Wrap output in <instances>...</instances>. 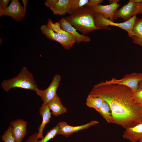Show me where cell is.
Returning <instances> with one entry per match:
<instances>
[{
    "mask_svg": "<svg viewBox=\"0 0 142 142\" xmlns=\"http://www.w3.org/2000/svg\"><path fill=\"white\" fill-rule=\"evenodd\" d=\"M99 122L95 120H92L89 122L82 125L72 126L69 125L65 121H60L58 124L59 129L57 135H60L68 137L73 133L98 124Z\"/></svg>",
    "mask_w": 142,
    "mask_h": 142,
    "instance_id": "cell-8",
    "label": "cell"
},
{
    "mask_svg": "<svg viewBox=\"0 0 142 142\" xmlns=\"http://www.w3.org/2000/svg\"><path fill=\"white\" fill-rule=\"evenodd\" d=\"M1 86L6 92L14 88H21L35 91L38 88L33 74L25 67H23L16 77L4 80Z\"/></svg>",
    "mask_w": 142,
    "mask_h": 142,
    "instance_id": "cell-3",
    "label": "cell"
},
{
    "mask_svg": "<svg viewBox=\"0 0 142 142\" xmlns=\"http://www.w3.org/2000/svg\"><path fill=\"white\" fill-rule=\"evenodd\" d=\"M122 136L131 142L138 141L142 138V123L125 129Z\"/></svg>",
    "mask_w": 142,
    "mask_h": 142,
    "instance_id": "cell-15",
    "label": "cell"
},
{
    "mask_svg": "<svg viewBox=\"0 0 142 142\" xmlns=\"http://www.w3.org/2000/svg\"><path fill=\"white\" fill-rule=\"evenodd\" d=\"M130 37L134 43L142 47V18H136Z\"/></svg>",
    "mask_w": 142,
    "mask_h": 142,
    "instance_id": "cell-17",
    "label": "cell"
},
{
    "mask_svg": "<svg viewBox=\"0 0 142 142\" xmlns=\"http://www.w3.org/2000/svg\"><path fill=\"white\" fill-rule=\"evenodd\" d=\"M110 4L103 5L99 4L93 8V10L95 13L101 14L105 18L113 21V18L115 12L120 6L118 3V0L109 1Z\"/></svg>",
    "mask_w": 142,
    "mask_h": 142,
    "instance_id": "cell-11",
    "label": "cell"
},
{
    "mask_svg": "<svg viewBox=\"0 0 142 142\" xmlns=\"http://www.w3.org/2000/svg\"><path fill=\"white\" fill-rule=\"evenodd\" d=\"M46 26L56 33L60 32L62 30L61 28L60 24L59 22L54 23L50 18L48 19Z\"/></svg>",
    "mask_w": 142,
    "mask_h": 142,
    "instance_id": "cell-25",
    "label": "cell"
},
{
    "mask_svg": "<svg viewBox=\"0 0 142 142\" xmlns=\"http://www.w3.org/2000/svg\"><path fill=\"white\" fill-rule=\"evenodd\" d=\"M134 95L135 100L138 103L140 104L142 102V89L134 93Z\"/></svg>",
    "mask_w": 142,
    "mask_h": 142,
    "instance_id": "cell-27",
    "label": "cell"
},
{
    "mask_svg": "<svg viewBox=\"0 0 142 142\" xmlns=\"http://www.w3.org/2000/svg\"><path fill=\"white\" fill-rule=\"evenodd\" d=\"M22 2L23 4V7L24 11L25 13H26L28 1V0H22Z\"/></svg>",
    "mask_w": 142,
    "mask_h": 142,
    "instance_id": "cell-30",
    "label": "cell"
},
{
    "mask_svg": "<svg viewBox=\"0 0 142 142\" xmlns=\"http://www.w3.org/2000/svg\"><path fill=\"white\" fill-rule=\"evenodd\" d=\"M103 1L102 0H90L85 6L90 7L94 8Z\"/></svg>",
    "mask_w": 142,
    "mask_h": 142,
    "instance_id": "cell-26",
    "label": "cell"
},
{
    "mask_svg": "<svg viewBox=\"0 0 142 142\" xmlns=\"http://www.w3.org/2000/svg\"><path fill=\"white\" fill-rule=\"evenodd\" d=\"M138 3L133 0H130L127 3L115 12L113 18V21L116 19L121 18L125 21L130 19L133 16L136 15Z\"/></svg>",
    "mask_w": 142,
    "mask_h": 142,
    "instance_id": "cell-9",
    "label": "cell"
},
{
    "mask_svg": "<svg viewBox=\"0 0 142 142\" xmlns=\"http://www.w3.org/2000/svg\"><path fill=\"white\" fill-rule=\"evenodd\" d=\"M136 18L135 15L127 21L120 23H115L105 18L101 14L95 12L94 21L96 26L100 29H109L108 26H110L118 27L127 31L128 36L130 37Z\"/></svg>",
    "mask_w": 142,
    "mask_h": 142,
    "instance_id": "cell-4",
    "label": "cell"
},
{
    "mask_svg": "<svg viewBox=\"0 0 142 142\" xmlns=\"http://www.w3.org/2000/svg\"><path fill=\"white\" fill-rule=\"evenodd\" d=\"M59 22L60 23L61 29L73 35L75 38L77 44L82 42L87 43L90 41L91 39L89 37L78 33L77 30L67 22L64 17H62Z\"/></svg>",
    "mask_w": 142,
    "mask_h": 142,
    "instance_id": "cell-13",
    "label": "cell"
},
{
    "mask_svg": "<svg viewBox=\"0 0 142 142\" xmlns=\"http://www.w3.org/2000/svg\"><path fill=\"white\" fill-rule=\"evenodd\" d=\"M141 82L142 73H134L126 74L121 79L113 78L100 82L103 84H117L125 86L129 88L134 93L137 90L138 85Z\"/></svg>",
    "mask_w": 142,
    "mask_h": 142,
    "instance_id": "cell-5",
    "label": "cell"
},
{
    "mask_svg": "<svg viewBox=\"0 0 142 142\" xmlns=\"http://www.w3.org/2000/svg\"><path fill=\"white\" fill-rule=\"evenodd\" d=\"M103 101V100L100 97L89 94L86 99V104L97 111L101 107Z\"/></svg>",
    "mask_w": 142,
    "mask_h": 142,
    "instance_id": "cell-21",
    "label": "cell"
},
{
    "mask_svg": "<svg viewBox=\"0 0 142 142\" xmlns=\"http://www.w3.org/2000/svg\"><path fill=\"white\" fill-rule=\"evenodd\" d=\"M141 89H142V82L139 84L137 91Z\"/></svg>",
    "mask_w": 142,
    "mask_h": 142,
    "instance_id": "cell-31",
    "label": "cell"
},
{
    "mask_svg": "<svg viewBox=\"0 0 142 142\" xmlns=\"http://www.w3.org/2000/svg\"><path fill=\"white\" fill-rule=\"evenodd\" d=\"M59 129V127L57 124L47 132L45 136L40 140H38L39 139L37 137V133H36L29 136L26 142H48L57 135Z\"/></svg>",
    "mask_w": 142,
    "mask_h": 142,
    "instance_id": "cell-19",
    "label": "cell"
},
{
    "mask_svg": "<svg viewBox=\"0 0 142 142\" xmlns=\"http://www.w3.org/2000/svg\"><path fill=\"white\" fill-rule=\"evenodd\" d=\"M60 76L55 75L50 84L45 89L41 90L38 88L35 91L41 98L43 104H47L57 94V91L61 80Z\"/></svg>",
    "mask_w": 142,
    "mask_h": 142,
    "instance_id": "cell-6",
    "label": "cell"
},
{
    "mask_svg": "<svg viewBox=\"0 0 142 142\" xmlns=\"http://www.w3.org/2000/svg\"><path fill=\"white\" fill-rule=\"evenodd\" d=\"M50 110L48 104H43L39 109V114L42 117V121L38 127L37 133V137L38 139H42L44 137L43 135L44 129L47 124L50 122L51 117L52 114Z\"/></svg>",
    "mask_w": 142,
    "mask_h": 142,
    "instance_id": "cell-14",
    "label": "cell"
},
{
    "mask_svg": "<svg viewBox=\"0 0 142 142\" xmlns=\"http://www.w3.org/2000/svg\"></svg>",
    "mask_w": 142,
    "mask_h": 142,
    "instance_id": "cell-34",
    "label": "cell"
},
{
    "mask_svg": "<svg viewBox=\"0 0 142 142\" xmlns=\"http://www.w3.org/2000/svg\"><path fill=\"white\" fill-rule=\"evenodd\" d=\"M89 94L100 97L108 104L114 124L126 129L142 123V108L129 87L100 82L94 86Z\"/></svg>",
    "mask_w": 142,
    "mask_h": 142,
    "instance_id": "cell-1",
    "label": "cell"
},
{
    "mask_svg": "<svg viewBox=\"0 0 142 142\" xmlns=\"http://www.w3.org/2000/svg\"><path fill=\"white\" fill-rule=\"evenodd\" d=\"M138 142H142V138L139 140Z\"/></svg>",
    "mask_w": 142,
    "mask_h": 142,
    "instance_id": "cell-32",
    "label": "cell"
},
{
    "mask_svg": "<svg viewBox=\"0 0 142 142\" xmlns=\"http://www.w3.org/2000/svg\"><path fill=\"white\" fill-rule=\"evenodd\" d=\"M88 0H70V8L68 14L72 15L80 8L85 6Z\"/></svg>",
    "mask_w": 142,
    "mask_h": 142,
    "instance_id": "cell-23",
    "label": "cell"
},
{
    "mask_svg": "<svg viewBox=\"0 0 142 142\" xmlns=\"http://www.w3.org/2000/svg\"><path fill=\"white\" fill-rule=\"evenodd\" d=\"M95 13L93 8L84 6L64 18L77 30L81 32L82 35L85 36L90 32L100 29L95 25Z\"/></svg>",
    "mask_w": 142,
    "mask_h": 142,
    "instance_id": "cell-2",
    "label": "cell"
},
{
    "mask_svg": "<svg viewBox=\"0 0 142 142\" xmlns=\"http://www.w3.org/2000/svg\"><path fill=\"white\" fill-rule=\"evenodd\" d=\"M25 14L23 7L18 0H12L9 5L4 10L0 9V17L9 16L17 21L22 19Z\"/></svg>",
    "mask_w": 142,
    "mask_h": 142,
    "instance_id": "cell-7",
    "label": "cell"
},
{
    "mask_svg": "<svg viewBox=\"0 0 142 142\" xmlns=\"http://www.w3.org/2000/svg\"><path fill=\"white\" fill-rule=\"evenodd\" d=\"M142 14V2L139 3L138 6L136 14Z\"/></svg>",
    "mask_w": 142,
    "mask_h": 142,
    "instance_id": "cell-29",
    "label": "cell"
},
{
    "mask_svg": "<svg viewBox=\"0 0 142 142\" xmlns=\"http://www.w3.org/2000/svg\"><path fill=\"white\" fill-rule=\"evenodd\" d=\"M44 4L54 14L62 15L68 13L70 0H47Z\"/></svg>",
    "mask_w": 142,
    "mask_h": 142,
    "instance_id": "cell-10",
    "label": "cell"
},
{
    "mask_svg": "<svg viewBox=\"0 0 142 142\" xmlns=\"http://www.w3.org/2000/svg\"><path fill=\"white\" fill-rule=\"evenodd\" d=\"M49 108L52 111V114L57 116L66 112L67 109L63 105L60 98L57 94L48 104Z\"/></svg>",
    "mask_w": 142,
    "mask_h": 142,
    "instance_id": "cell-16",
    "label": "cell"
},
{
    "mask_svg": "<svg viewBox=\"0 0 142 142\" xmlns=\"http://www.w3.org/2000/svg\"><path fill=\"white\" fill-rule=\"evenodd\" d=\"M97 111L98 112L108 123L114 124V120L110 107L108 104L103 100L102 105Z\"/></svg>",
    "mask_w": 142,
    "mask_h": 142,
    "instance_id": "cell-20",
    "label": "cell"
},
{
    "mask_svg": "<svg viewBox=\"0 0 142 142\" xmlns=\"http://www.w3.org/2000/svg\"><path fill=\"white\" fill-rule=\"evenodd\" d=\"M42 33L48 39L58 42L66 50L70 49L69 47L60 37L57 33L52 29L48 28L45 25H43L40 27Z\"/></svg>",
    "mask_w": 142,
    "mask_h": 142,
    "instance_id": "cell-18",
    "label": "cell"
},
{
    "mask_svg": "<svg viewBox=\"0 0 142 142\" xmlns=\"http://www.w3.org/2000/svg\"><path fill=\"white\" fill-rule=\"evenodd\" d=\"M9 0H1L0 1V9L3 10L5 9L9 1Z\"/></svg>",
    "mask_w": 142,
    "mask_h": 142,
    "instance_id": "cell-28",
    "label": "cell"
},
{
    "mask_svg": "<svg viewBox=\"0 0 142 142\" xmlns=\"http://www.w3.org/2000/svg\"><path fill=\"white\" fill-rule=\"evenodd\" d=\"M12 128L11 125L9 126L7 130L1 136V140L3 142H16L12 136Z\"/></svg>",
    "mask_w": 142,
    "mask_h": 142,
    "instance_id": "cell-24",
    "label": "cell"
},
{
    "mask_svg": "<svg viewBox=\"0 0 142 142\" xmlns=\"http://www.w3.org/2000/svg\"><path fill=\"white\" fill-rule=\"evenodd\" d=\"M10 124L12 126V135L16 142H21L27 134L26 121L17 119L11 121Z\"/></svg>",
    "mask_w": 142,
    "mask_h": 142,
    "instance_id": "cell-12",
    "label": "cell"
},
{
    "mask_svg": "<svg viewBox=\"0 0 142 142\" xmlns=\"http://www.w3.org/2000/svg\"><path fill=\"white\" fill-rule=\"evenodd\" d=\"M57 33L70 48L76 42V40L75 37L69 33L62 30V31Z\"/></svg>",
    "mask_w": 142,
    "mask_h": 142,
    "instance_id": "cell-22",
    "label": "cell"
},
{
    "mask_svg": "<svg viewBox=\"0 0 142 142\" xmlns=\"http://www.w3.org/2000/svg\"><path fill=\"white\" fill-rule=\"evenodd\" d=\"M140 105L141 108H142V102L141 103H140Z\"/></svg>",
    "mask_w": 142,
    "mask_h": 142,
    "instance_id": "cell-33",
    "label": "cell"
}]
</instances>
